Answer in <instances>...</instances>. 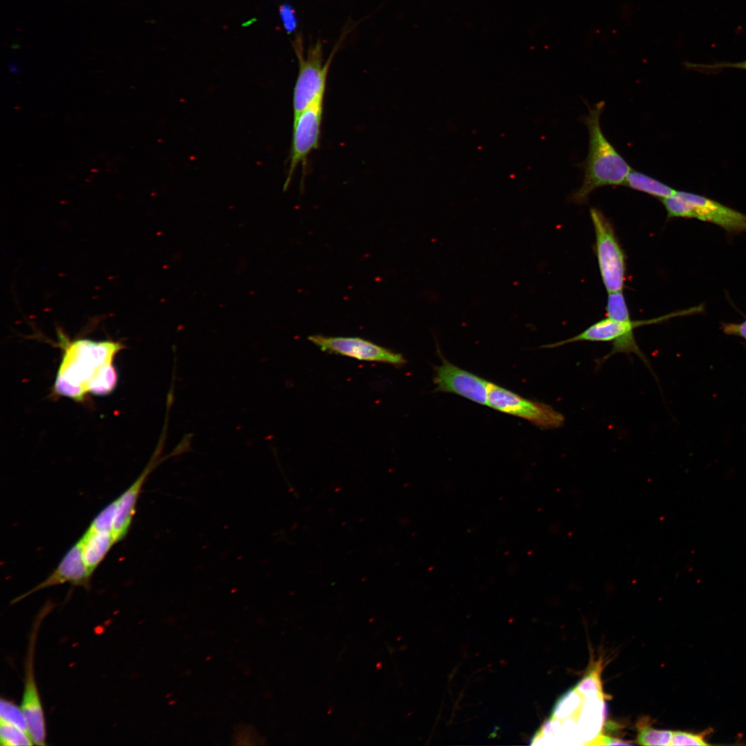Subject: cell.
Returning a JSON list of instances; mask_svg holds the SVG:
<instances>
[{
  "instance_id": "7c38bea8",
  "label": "cell",
  "mask_w": 746,
  "mask_h": 746,
  "mask_svg": "<svg viewBox=\"0 0 746 746\" xmlns=\"http://www.w3.org/2000/svg\"><path fill=\"white\" fill-rule=\"evenodd\" d=\"M440 357L441 363L435 367L434 370V391L455 394L479 404L488 405L490 382L453 365L441 354Z\"/></svg>"
},
{
  "instance_id": "277c9868",
  "label": "cell",
  "mask_w": 746,
  "mask_h": 746,
  "mask_svg": "<svg viewBox=\"0 0 746 746\" xmlns=\"http://www.w3.org/2000/svg\"><path fill=\"white\" fill-rule=\"evenodd\" d=\"M661 200L668 218H696L730 232L746 231V215L705 196L676 191Z\"/></svg>"
},
{
  "instance_id": "7402d4cb",
  "label": "cell",
  "mask_w": 746,
  "mask_h": 746,
  "mask_svg": "<svg viewBox=\"0 0 746 746\" xmlns=\"http://www.w3.org/2000/svg\"><path fill=\"white\" fill-rule=\"evenodd\" d=\"M279 16L283 26L287 33L294 32L298 26V18L296 11L289 3H283L279 6Z\"/></svg>"
},
{
  "instance_id": "d6986e66",
  "label": "cell",
  "mask_w": 746,
  "mask_h": 746,
  "mask_svg": "<svg viewBox=\"0 0 746 746\" xmlns=\"http://www.w3.org/2000/svg\"><path fill=\"white\" fill-rule=\"evenodd\" d=\"M606 311L607 317L609 318L622 321L631 319L622 291L609 293Z\"/></svg>"
},
{
  "instance_id": "ba28073f",
  "label": "cell",
  "mask_w": 746,
  "mask_h": 746,
  "mask_svg": "<svg viewBox=\"0 0 746 746\" xmlns=\"http://www.w3.org/2000/svg\"><path fill=\"white\" fill-rule=\"evenodd\" d=\"M488 405L499 412L524 419L543 429L561 427L563 414L548 404L525 399L510 390L490 383Z\"/></svg>"
},
{
  "instance_id": "5bb4252c",
  "label": "cell",
  "mask_w": 746,
  "mask_h": 746,
  "mask_svg": "<svg viewBox=\"0 0 746 746\" xmlns=\"http://www.w3.org/2000/svg\"><path fill=\"white\" fill-rule=\"evenodd\" d=\"M79 542L84 562L91 574L116 543L113 533L95 531L90 528Z\"/></svg>"
},
{
  "instance_id": "4316f807",
  "label": "cell",
  "mask_w": 746,
  "mask_h": 746,
  "mask_svg": "<svg viewBox=\"0 0 746 746\" xmlns=\"http://www.w3.org/2000/svg\"><path fill=\"white\" fill-rule=\"evenodd\" d=\"M9 68H10V71H11L12 73H15V74H17V73H19V68H17V66H16L15 65H14V64H10L9 65Z\"/></svg>"
},
{
  "instance_id": "e0dca14e",
  "label": "cell",
  "mask_w": 746,
  "mask_h": 746,
  "mask_svg": "<svg viewBox=\"0 0 746 746\" xmlns=\"http://www.w3.org/2000/svg\"><path fill=\"white\" fill-rule=\"evenodd\" d=\"M0 720L7 722L29 734L27 721L21 707L3 698L1 699Z\"/></svg>"
},
{
  "instance_id": "7a4b0ae2",
  "label": "cell",
  "mask_w": 746,
  "mask_h": 746,
  "mask_svg": "<svg viewBox=\"0 0 746 746\" xmlns=\"http://www.w3.org/2000/svg\"><path fill=\"white\" fill-rule=\"evenodd\" d=\"M604 104L603 101L598 102L589 110L588 115L581 118L588 128L589 142L588 155L582 166L584 169L582 184L569 199L575 204L586 203L589 195L598 188L623 185L632 170L602 132L600 116Z\"/></svg>"
},
{
  "instance_id": "3957f363",
  "label": "cell",
  "mask_w": 746,
  "mask_h": 746,
  "mask_svg": "<svg viewBox=\"0 0 746 746\" xmlns=\"http://www.w3.org/2000/svg\"><path fill=\"white\" fill-rule=\"evenodd\" d=\"M350 28L343 30L325 61L321 40L318 39L305 51L302 35L298 33L294 37L291 44L298 60V71L293 92L294 117L315 102L324 99L330 65L350 32Z\"/></svg>"
},
{
  "instance_id": "8992f818",
  "label": "cell",
  "mask_w": 746,
  "mask_h": 746,
  "mask_svg": "<svg viewBox=\"0 0 746 746\" xmlns=\"http://www.w3.org/2000/svg\"><path fill=\"white\" fill-rule=\"evenodd\" d=\"M595 235V250L603 284L608 293L622 291L626 277L624 251L614 229L604 214L590 209Z\"/></svg>"
},
{
  "instance_id": "4fadbf2b",
  "label": "cell",
  "mask_w": 746,
  "mask_h": 746,
  "mask_svg": "<svg viewBox=\"0 0 746 746\" xmlns=\"http://www.w3.org/2000/svg\"><path fill=\"white\" fill-rule=\"evenodd\" d=\"M91 575L84 562L82 544L79 540L69 549L57 568L44 581L15 599L12 602L16 603L41 589L66 582L88 589L90 587Z\"/></svg>"
},
{
  "instance_id": "d4e9b609",
  "label": "cell",
  "mask_w": 746,
  "mask_h": 746,
  "mask_svg": "<svg viewBox=\"0 0 746 746\" xmlns=\"http://www.w3.org/2000/svg\"><path fill=\"white\" fill-rule=\"evenodd\" d=\"M723 332L729 335H735L746 339V321L740 323H725Z\"/></svg>"
},
{
  "instance_id": "8fae6325",
  "label": "cell",
  "mask_w": 746,
  "mask_h": 746,
  "mask_svg": "<svg viewBox=\"0 0 746 746\" xmlns=\"http://www.w3.org/2000/svg\"><path fill=\"white\" fill-rule=\"evenodd\" d=\"M308 339L322 351L341 354L361 361L400 365L405 363L401 354L359 337L312 335Z\"/></svg>"
},
{
  "instance_id": "9a60e30c",
  "label": "cell",
  "mask_w": 746,
  "mask_h": 746,
  "mask_svg": "<svg viewBox=\"0 0 746 746\" xmlns=\"http://www.w3.org/2000/svg\"><path fill=\"white\" fill-rule=\"evenodd\" d=\"M623 185L660 200L671 195L676 191L661 181L633 170L627 175Z\"/></svg>"
},
{
  "instance_id": "cb8c5ba5",
  "label": "cell",
  "mask_w": 746,
  "mask_h": 746,
  "mask_svg": "<svg viewBox=\"0 0 746 746\" xmlns=\"http://www.w3.org/2000/svg\"><path fill=\"white\" fill-rule=\"evenodd\" d=\"M578 689L580 691L584 694L597 692L599 689H601V685L600 680L597 677V673H594L584 679L579 685Z\"/></svg>"
},
{
  "instance_id": "6da1fadb",
  "label": "cell",
  "mask_w": 746,
  "mask_h": 746,
  "mask_svg": "<svg viewBox=\"0 0 746 746\" xmlns=\"http://www.w3.org/2000/svg\"><path fill=\"white\" fill-rule=\"evenodd\" d=\"M58 344L63 356L54 384L55 392L76 401L87 393L104 396L112 392L117 382L113 365L121 342L79 338L70 340L57 329Z\"/></svg>"
},
{
  "instance_id": "44dd1931",
  "label": "cell",
  "mask_w": 746,
  "mask_h": 746,
  "mask_svg": "<svg viewBox=\"0 0 746 746\" xmlns=\"http://www.w3.org/2000/svg\"><path fill=\"white\" fill-rule=\"evenodd\" d=\"M712 729H707L698 734L686 731H673L671 745H707V736Z\"/></svg>"
},
{
  "instance_id": "30bf717a",
  "label": "cell",
  "mask_w": 746,
  "mask_h": 746,
  "mask_svg": "<svg viewBox=\"0 0 746 746\" xmlns=\"http://www.w3.org/2000/svg\"><path fill=\"white\" fill-rule=\"evenodd\" d=\"M46 615L45 610L34 622L29 638L25 662V676L21 708L27 721L30 736L34 745H45L46 727L44 712L35 676L34 654L39 627Z\"/></svg>"
},
{
  "instance_id": "603a6c76",
  "label": "cell",
  "mask_w": 746,
  "mask_h": 746,
  "mask_svg": "<svg viewBox=\"0 0 746 746\" xmlns=\"http://www.w3.org/2000/svg\"><path fill=\"white\" fill-rule=\"evenodd\" d=\"M685 66L692 70L703 72H713L724 68H738L746 70V60L738 62H719L714 64H702L685 62Z\"/></svg>"
},
{
  "instance_id": "ac0fdd59",
  "label": "cell",
  "mask_w": 746,
  "mask_h": 746,
  "mask_svg": "<svg viewBox=\"0 0 746 746\" xmlns=\"http://www.w3.org/2000/svg\"><path fill=\"white\" fill-rule=\"evenodd\" d=\"M673 731L658 730L648 726L639 729L637 742L642 745H671Z\"/></svg>"
},
{
  "instance_id": "9c48e42d",
  "label": "cell",
  "mask_w": 746,
  "mask_h": 746,
  "mask_svg": "<svg viewBox=\"0 0 746 746\" xmlns=\"http://www.w3.org/2000/svg\"><path fill=\"white\" fill-rule=\"evenodd\" d=\"M324 99L315 102L294 117L289 164L284 190L299 164L305 171L309 155L320 146Z\"/></svg>"
},
{
  "instance_id": "5b68a950",
  "label": "cell",
  "mask_w": 746,
  "mask_h": 746,
  "mask_svg": "<svg viewBox=\"0 0 746 746\" xmlns=\"http://www.w3.org/2000/svg\"><path fill=\"white\" fill-rule=\"evenodd\" d=\"M669 315L658 318L640 321H616L606 317L589 326L581 333L557 343L544 345V347L553 348L568 343L579 341L611 342L612 347L604 360L618 354H635L643 362L647 363L644 355L638 347L633 331L637 327L658 323L669 318Z\"/></svg>"
},
{
  "instance_id": "2e32d148",
  "label": "cell",
  "mask_w": 746,
  "mask_h": 746,
  "mask_svg": "<svg viewBox=\"0 0 746 746\" xmlns=\"http://www.w3.org/2000/svg\"><path fill=\"white\" fill-rule=\"evenodd\" d=\"M0 740L3 746L34 745L29 734L3 720H0Z\"/></svg>"
},
{
  "instance_id": "ffe728a7",
  "label": "cell",
  "mask_w": 746,
  "mask_h": 746,
  "mask_svg": "<svg viewBox=\"0 0 746 746\" xmlns=\"http://www.w3.org/2000/svg\"><path fill=\"white\" fill-rule=\"evenodd\" d=\"M115 511L116 502L115 500L95 517L88 528L95 531L113 533Z\"/></svg>"
},
{
  "instance_id": "52a82bcc",
  "label": "cell",
  "mask_w": 746,
  "mask_h": 746,
  "mask_svg": "<svg viewBox=\"0 0 746 746\" xmlns=\"http://www.w3.org/2000/svg\"><path fill=\"white\" fill-rule=\"evenodd\" d=\"M169 421H164L162 432L157 446L145 468L133 484L122 495L115 499L116 511L113 524V535L115 542L121 541L127 534L131 525L136 510V504L142 486L150 473L160 463L174 456L191 451V439L184 436L182 440L167 455L162 457V452L166 437Z\"/></svg>"
},
{
  "instance_id": "484cf974",
  "label": "cell",
  "mask_w": 746,
  "mask_h": 746,
  "mask_svg": "<svg viewBox=\"0 0 746 746\" xmlns=\"http://www.w3.org/2000/svg\"><path fill=\"white\" fill-rule=\"evenodd\" d=\"M593 745H629V743H626L618 738H611L609 736H600L597 739V742Z\"/></svg>"
}]
</instances>
